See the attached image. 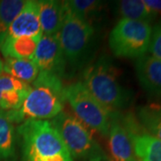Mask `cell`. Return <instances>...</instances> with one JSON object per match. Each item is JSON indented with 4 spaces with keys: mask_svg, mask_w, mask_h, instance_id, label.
I'll use <instances>...</instances> for the list:
<instances>
[{
    "mask_svg": "<svg viewBox=\"0 0 161 161\" xmlns=\"http://www.w3.org/2000/svg\"><path fill=\"white\" fill-rule=\"evenodd\" d=\"M64 90L62 78L40 72L22 106L16 110L6 111L7 116L13 124L53 119L64 111Z\"/></svg>",
    "mask_w": 161,
    "mask_h": 161,
    "instance_id": "obj_1",
    "label": "cell"
},
{
    "mask_svg": "<svg viewBox=\"0 0 161 161\" xmlns=\"http://www.w3.org/2000/svg\"><path fill=\"white\" fill-rule=\"evenodd\" d=\"M80 81L111 113L125 108L132 98L131 92L120 83L110 58L105 55L87 64L82 70Z\"/></svg>",
    "mask_w": 161,
    "mask_h": 161,
    "instance_id": "obj_2",
    "label": "cell"
},
{
    "mask_svg": "<svg viewBox=\"0 0 161 161\" xmlns=\"http://www.w3.org/2000/svg\"><path fill=\"white\" fill-rule=\"evenodd\" d=\"M22 161H75L58 131L47 120L23 122L17 128Z\"/></svg>",
    "mask_w": 161,
    "mask_h": 161,
    "instance_id": "obj_3",
    "label": "cell"
},
{
    "mask_svg": "<svg viewBox=\"0 0 161 161\" xmlns=\"http://www.w3.org/2000/svg\"><path fill=\"white\" fill-rule=\"evenodd\" d=\"M58 37L67 67L75 71L83 66L95 43L93 24L75 15L65 5V14Z\"/></svg>",
    "mask_w": 161,
    "mask_h": 161,
    "instance_id": "obj_4",
    "label": "cell"
},
{
    "mask_svg": "<svg viewBox=\"0 0 161 161\" xmlns=\"http://www.w3.org/2000/svg\"><path fill=\"white\" fill-rule=\"evenodd\" d=\"M49 122L58 131L75 160L108 161L88 127L75 115L62 111Z\"/></svg>",
    "mask_w": 161,
    "mask_h": 161,
    "instance_id": "obj_5",
    "label": "cell"
},
{
    "mask_svg": "<svg viewBox=\"0 0 161 161\" xmlns=\"http://www.w3.org/2000/svg\"><path fill=\"white\" fill-rule=\"evenodd\" d=\"M64 96L78 120L102 136H108L115 113L105 108L80 80L64 87Z\"/></svg>",
    "mask_w": 161,
    "mask_h": 161,
    "instance_id": "obj_6",
    "label": "cell"
},
{
    "mask_svg": "<svg viewBox=\"0 0 161 161\" xmlns=\"http://www.w3.org/2000/svg\"><path fill=\"white\" fill-rule=\"evenodd\" d=\"M151 31L150 23L120 19L109 33L110 49L117 58H141L148 52Z\"/></svg>",
    "mask_w": 161,
    "mask_h": 161,
    "instance_id": "obj_7",
    "label": "cell"
},
{
    "mask_svg": "<svg viewBox=\"0 0 161 161\" xmlns=\"http://www.w3.org/2000/svg\"><path fill=\"white\" fill-rule=\"evenodd\" d=\"M121 120L131 139L137 161H161V141L147 132L132 113L121 114Z\"/></svg>",
    "mask_w": 161,
    "mask_h": 161,
    "instance_id": "obj_8",
    "label": "cell"
},
{
    "mask_svg": "<svg viewBox=\"0 0 161 161\" xmlns=\"http://www.w3.org/2000/svg\"><path fill=\"white\" fill-rule=\"evenodd\" d=\"M32 59L40 73L51 74L60 78L66 74L67 64L58 35H42Z\"/></svg>",
    "mask_w": 161,
    "mask_h": 161,
    "instance_id": "obj_9",
    "label": "cell"
},
{
    "mask_svg": "<svg viewBox=\"0 0 161 161\" xmlns=\"http://www.w3.org/2000/svg\"><path fill=\"white\" fill-rule=\"evenodd\" d=\"M108 136L109 147V157H108V160L137 161L131 139L121 120L120 112L113 115Z\"/></svg>",
    "mask_w": 161,
    "mask_h": 161,
    "instance_id": "obj_10",
    "label": "cell"
},
{
    "mask_svg": "<svg viewBox=\"0 0 161 161\" xmlns=\"http://www.w3.org/2000/svg\"><path fill=\"white\" fill-rule=\"evenodd\" d=\"M39 1L27 0L23 9L12 22L6 31L7 37H41ZM3 42V41H2Z\"/></svg>",
    "mask_w": 161,
    "mask_h": 161,
    "instance_id": "obj_11",
    "label": "cell"
},
{
    "mask_svg": "<svg viewBox=\"0 0 161 161\" xmlns=\"http://www.w3.org/2000/svg\"><path fill=\"white\" fill-rule=\"evenodd\" d=\"M139 83L148 95L161 99V61L146 54L135 61Z\"/></svg>",
    "mask_w": 161,
    "mask_h": 161,
    "instance_id": "obj_12",
    "label": "cell"
},
{
    "mask_svg": "<svg viewBox=\"0 0 161 161\" xmlns=\"http://www.w3.org/2000/svg\"><path fill=\"white\" fill-rule=\"evenodd\" d=\"M31 90V84L6 74L0 75V110L18 109Z\"/></svg>",
    "mask_w": 161,
    "mask_h": 161,
    "instance_id": "obj_13",
    "label": "cell"
},
{
    "mask_svg": "<svg viewBox=\"0 0 161 161\" xmlns=\"http://www.w3.org/2000/svg\"><path fill=\"white\" fill-rule=\"evenodd\" d=\"M39 12L42 35L59 34L65 14L64 1L39 0Z\"/></svg>",
    "mask_w": 161,
    "mask_h": 161,
    "instance_id": "obj_14",
    "label": "cell"
},
{
    "mask_svg": "<svg viewBox=\"0 0 161 161\" xmlns=\"http://www.w3.org/2000/svg\"><path fill=\"white\" fill-rule=\"evenodd\" d=\"M41 37H7L0 45L5 58H32Z\"/></svg>",
    "mask_w": 161,
    "mask_h": 161,
    "instance_id": "obj_15",
    "label": "cell"
},
{
    "mask_svg": "<svg viewBox=\"0 0 161 161\" xmlns=\"http://www.w3.org/2000/svg\"><path fill=\"white\" fill-rule=\"evenodd\" d=\"M16 132L6 111L0 110V161H15Z\"/></svg>",
    "mask_w": 161,
    "mask_h": 161,
    "instance_id": "obj_16",
    "label": "cell"
},
{
    "mask_svg": "<svg viewBox=\"0 0 161 161\" xmlns=\"http://www.w3.org/2000/svg\"><path fill=\"white\" fill-rule=\"evenodd\" d=\"M3 71L4 74L28 84H31L40 74V69L32 58H5V62H3Z\"/></svg>",
    "mask_w": 161,
    "mask_h": 161,
    "instance_id": "obj_17",
    "label": "cell"
},
{
    "mask_svg": "<svg viewBox=\"0 0 161 161\" xmlns=\"http://www.w3.org/2000/svg\"><path fill=\"white\" fill-rule=\"evenodd\" d=\"M135 116L147 132L161 141V102L139 107Z\"/></svg>",
    "mask_w": 161,
    "mask_h": 161,
    "instance_id": "obj_18",
    "label": "cell"
},
{
    "mask_svg": "<svg viewBox=\"0 0 161 161\" xmlns=\"http://www.w3.org/2000/svg\"><path fill=\"white\" fill-rule=\"evenodd\" d=\"M116 11L121 19H129L150 23L157 15L145 5L143 0H123L116 3Z\"/></svg>",
    "mask_w": 161,
    "mask_h": 161,
    "instance_id": "obj_19",
    "label": "cell"
},
{
    "mask_svg": "<svg viewBox=\"0 0 161 161\" xmlns=\"http://www.w3.org/2000/svg\"><path fill=\"white\" fill-rule=\"evenodd\" d=\"M67 8L75 15L92 23L99 17L103 11L104 3L97 0H69L64 1Z\"/></svg>",
    "mask_w": 161,
    "mask_h": 161,
    "instance_id": "obj_20",
    "label": "cell"
},
{
    "mask_svg": "<svg viewBox=\"0 0 161 161\" xmlns=\"http://www.w3.org/2000/svg\"><path fill=\"white\" fill-rule=\"evenodd\" d=\"M25 0H0V45L12 22L23 9Z\"/></svg>",
    "mask_w": 161,
    "mask_h": 161,
    "instance_id": "obj_21",
    "label": "cell"
},
{
    "mask_svg": "<svg viewBox=\"0 0 161 161\" xmlns=\"http://www.w3.org/2000/svg\"><path fill=\"white\" fill-rule=\"evenodd\" d=\"M148 52L150 56L161 61V23L152 29Z\"/></svg>",
    "mask_w": 161,
    "mask_h": 161,
    "instance_id": "obj_22",
    "label": "cell"
},
{
    "mask_svg": "<svg viewBox=\"0 0 161 161\" xmlns=\"http://www.w3.org/2000/svg\"><path fill=\"white\" fill-rule=\"evenodd\" d=\"M145 5L158 16H161V1L159 0H143Z\"/></svg>",
    "mask_w": 161,
    "mask_h": 161,
    "instance_id": "obj_23",
    "label": "cell"
},
{
    "mask_svg": "<svg viewBox=\"0 0 161 161\" xmlns=\"http://www.w3.org/2000/svg\"><path fill=\"white\" fill-rule=\"evenodd\" d=\"M2 74H4V71H3V61L0 58V75H2Z\"/></svg>",
    "mask_w": 161,
    "mask_h": 161,
    "instance_id": "obj_24",
    "label": "cell"
}]
</instances>
